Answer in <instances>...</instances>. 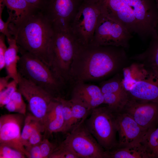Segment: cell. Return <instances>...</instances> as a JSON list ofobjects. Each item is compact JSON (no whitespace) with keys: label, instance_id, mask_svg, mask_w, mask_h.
I'll return each mask as SVG.
<instances>
[{"label":"cell","instance_id":"6","mask_svg":"<svg viewBox=\"0 0 158 158\" xmlns=\"http://www.w3.org/2000/svg\"><path fill=\"white\" fill-rule=\"evenodd\" d=\"M85 123L90 132L105 151L111 150L118 147L115 115L107 106H99L92 109Z\"/></svg>","mask_w":158,"mask_h":158},{"label":"cell","instance_id":"24","mask_svg":"<svg viewBox=\"0 0 158 158\" xmlns=\"http://www.w3.org/2000/svg\"><path fill=\"white\" fill-rule=\"evenodd\" d=\"M100 87L103 94L117 93L128 95L123 85L122 78L119 77H115L105 81Z\"/></svg>","mask_w":158,"mask_h":158},{"label":"cell","instance_id":"14","mask_svg":"<svg viewBox=\"0 0 158 158\" xmlns=\"http://www.w3.org/2000/svg\"><path fill=\"white\" fill-rule=\"evenodd\" d=\"M114 114L118 135V147L133 146L140 143L148 130L124 113Z\"/></svg>","mask_w":158,"mask_h":158},{"label":"cell","instance_id":"35","mask_svg":"<svg viewBox=\"0 0 158 158\" xmlns=\"http://www.w3.org/2000/svg\"><path fill=\"white\" fill-rule=\"evenodd\" d=\"M30 158H42L40 144L29 145L25 147Z\"/></svg>","mask_w":158,"mask_h":158},{"label":"cell","instance_id":"11","mask_svg":"<svg viewBox=\"0 0 158 158\" xmlns=\"http://www.w3.org/2000/svg\"><path fill=\"white\" fill-rule=\"evenodd\" d=\"M83 0H46L42 11L54 29L69 30Z\"/></svg>","mask_w":158,"mask_h":158},{"label":"cell","instance_id":"30","mask_svg":"<svg viewBox=\"0 0 158 158\" xmlns=\"http://www.w3.org/2000/svg\"><path fill=\"white\" fill-rule=\"evenodd\" d=\"M44 132V128L39 121L34 127L26 147L40 144L42 140V133Z\"/></svg>","mask_w":158,"mask_h":158},{"label":"cell","instance_id":"1","mask_svg":"<svg viewBox=\"0 0 158 158\" xmlns=\"http://www.w3.org/2000/svg\"><path fill=\"white\" fill-rule=\"evenodd\" d=\"M123 48L80 45L72 62L70 82L95 81L114 72L126 56Z\"/></svg>","mask_w":158,"mask_h":158},{"label":"cell","instance_id":"8","mask_svg":"<svg viewBox=\"0 0 158 158\" xmlns=\"http://www.w3.org/2000/svg\"><path fill=\"white\" fill-rule=\"evenodd\" d=\"M85 119L72 129L61 143L79 158H106V151L87 128Z\"/></svg>","mask_w":158,"mask_h":158},{"label":"cell","instance_id":"15","mask_svg":"<svg viewBox=\"0 0 158 158\" xmlns=\"http://www.w3.org/2000/svg\"><path fill=\"white\" fill-rule=\"evenodd\" d=\"M71 99L90 110L104 103L103 94L100 87L86 83L75 84Z\"/></svg>","mask_w":158,"mask_h":158},{"label":"cell","instance_id":"28","mask_svg":"<svg viewBox=\"0 0 158 158\" xmlns=\"http://www.w3.org/2000/svg\"><path fill=\"white\" fill-rule=\"evenodd\" d=\"M18 83L15 80L10 82L7 87L0 92V106H5L10 101L13 93L18 90Z\"/></svg>","mask_w":158,"mask_h":158},{"label":"cell","instance_id":"12","mask_svg":"<svg viewBox=\"0 0 158 158\" xmlns=\"http://www.w3.org/2000/svg\"><path fill=\"white\" fill-rule=\"evenodd\" d=\"M25 116L18 113L6 114L0 117V145L8 146L30 156L21 140L22 128Z\"/></svg>","mask_w":158,"mask_h":158},{"label":"cell","instance_id":"38","mask_svg":"<svg viewBox=\"0 0 158 158\" xmlns=\"http://www.w3.org/2000/svg\"><path fill=\"white\" fill-rule=\"evenodd\" d=\"M158 8V0H154Z\"/></svg>","mask_w":158,"mask_h":158},{"label":"cell","instance_id":"25","mask_svg":"<svg viewBox=\"0 0 158 158\" xmlns=\"http://www.w3.org/2000/svg\"><path fill=\"white\" fill-rule=\"evenodd\" d=\"M69 100L73 116L72 129L80 121L86 119L90 115L92 110H89L82 104L71 99Z\"/></svg>","mask_w":158,"mask_h":158},{"label":"cell","instance_id":"16","mask_svg":"<svg viewBox=\"0 0 158 158\" xmlns=\"http://www.w3.org/2000/svg\"><path fill=\"white\" fill-rule=\"evenodd\" d=\"M64 126L62 104L59 97L55 98L44 122L45 132L50 134L63 133Z\"/></svg>","mask_w":158,"mask_h":158},{"label":"cell","instance_id":"22","mask_svg":"<svg viewBox=\"0 0 158 158\" xmlns=\"http://www.w3.org/2000/svg\"><path fill=\"white\" fill-rule=\"evenodd\" d=\"M135 57L149 62L147 65L158 70V38L151 39L147 50Z\"/></svg>","mask_w":158,"mask_h":158},{"label":"cell","instance_id":"17","mask_svg":"<svg viewBox=\"0 0 158 158\" xmlns=\"http://www.w3.org/2000/svg\"><path fill=\"white\" fill-rule=\"evenodd\" d=\"M7 8L10 23L17 24L27 16L38 10L34 8L25 0H3Z\"/></svg>","mask_w":158,"mask_h":158},{"label":"cell","instance_id":"9","mask_svg":"<svg viewBox=\"0 0 158 158\" xmlns=\"http://www.w3.org/2000/svg\"><path fill=\"white\" fill-rule=\"evenodd\" d=\"M132 37V34L121 23L101 13L90 44L127 48Z\"/></svg>","mask_w":158,"mask_h":158},{"label":"cell","instance_id":"31","mask_svg":"<svg viewBox=\"0 0 158 158\" xmlns=\"http://www.w3.org/2000/svg\"><path fill=\"white\" fill-rule=\"evenodd\" d=\"M25 155L8 146L0 145V158H24Z\"/></svg>","mask_w":158,"mask_h":158},{"label":"cell","instance_id":"18","mask_svg":"<svg viewBox=\"0 0 158 158\" xmlns=\"http://www.w3.org/2000/svg\"><path fill=\"white\" fill-rule=\"evenodd\" d=\"M106 152V158H151L141 143L133 146L118 147Z\"/></svg>","mask_w":158,"mask_h":158},{"label":"cell","instance_id":"29","mask_svg":"<svg viewBox=\"0 0 158 158\" xmlns=\"http://www.w3.org/2000/svg\"><path fill=\"white\" fill-rule=\"evenodd\" d=\"M49 158H79L71 149L62 143L57 146Z\"/></svg>","mask_w":158,"mask_h":158},{"label":"cell","instance_id":"2","mask_svg":"<svg viewBox=\"0 0 158 158\" xmlns=\"http://www.w3.org/2000/svg\"><path fill=\"white\" fill-rule=\"evenodd\" d=\"M8 29L19 49L35 55L49 66V48L54 29L42 10L35 11L17 24L10 23Z\"/></svg>","mask_w":158,"mask_h":158},{"label":"cell","instance_id":"10","mask_svg":"<svg viewBox=\"0 0 158 158\" xmlns=\"http://www.w3.org/2000/svg\"><path fill=\"white\" fill-rule=\"evenodd\" d=\"M18 90L27 101L31 114L44 127L51 103L55 98L18 73Z\"/></svg>","mask_w":158,"mask_h":158},{"label":"cell","instance_id":"32","mask_svg":"<svg viewBox=\"0 0 158 158\" xmlns=\"http://www.w3.org/2000/svg\"><path fill=\"white\" fill-rule=\"evenodd\" d=\"M5 5L3 0H0V32L6 37L7 40L13 38L8 29V25L11 21V18L8 16L6 22L2 18V13Z\"/></svg>","mask_w":158,"mask_h":158},{"label":"cell","instance_id":"13","mask_svg":"<svg viewBox=\"0 0 158 158\" xmlns=\"http://www.w3.org/2000/svg\"><path fill=\"white\" fill-rule=\"evenodd\" d=\"M121 112L128 114L140 126L148 130L155 127L158 119V102L129 99Z\"/></svg>","mask_w":158,"mask_h":158},{"label":"cell","instance_id":"33","mask_svg":"<svg viewBox=\"0 0 158 158\" xmlns=\"http://www.w3.org/2000/svg\"><path fill=\"white\" fill-rule=\"evenodd\" d=\"M40 146L42 158H49L57 146L50 142L48 139L42 140Z\"/></svg>","mask_w":158,"mask_h":158},{"label":"cell","instance_id":"23","mask_svg":"<svg viewBox=\"0 0 158 158\" xmlns=\"http://www.w3.org/2000/svg\"><path fill=\"white\" fill-rule=\"evenodd\" d=\"M21 93L17 90L13 95L9 102L5 107L10 112H14L25 116L26 105Z\"/></svg>","mask_w":158,"mask_h":158},{"label":"cell","instance_id":"3","mask_svg":"<svg viewBox=\"0 0 158 158\" xmlns=\"http://www.w3.org/2000/svg\"><path fill=\"white\" fill-rule=\"evenodd\" d=\"M122 82L129 99L158 102V70L133 63L123 68Z\"/></svg>","mask_w":158,"mask_h":158},{"label":"cell","instance_id":"26","mask_svg":"<svg viewBox=\"0 0 158 158\" xmlns=\"http://www.w3.org/2000/svg\"><path fill=\"white\" fill-rule=\"evenodd\" d=\"M39 121L31 113L25 117L21 134V142L25 147L28 145V140L34 127Z\"/></svg>","mask_w":158,"mask_h":158},{"label":"cell","instance_id":"20","mask_svg":"<svg viewBox=\"0 0 158 158\" xmlns=\"http://www.w3.org/2000/svg\"><path fill=\"white\" fill-rule=\"evenodd\" d=\"M140 143L145 147L151 158H158V127L148 130Z\"/></svg>","mask_w":158,"mask_h":158},{"label":"cell","instance_id":"37","mask_svg":"<svg viewBox=\"0 0 158 158\" xmlns=\"http://www.w3.org/2000/svg\"><path fill=\"white\" fill-rule=\"evenodd\" d=\"M11 78L8 75L0 78V92L5 89L8 86L10 82V79Z\"/></svg>","mask_w":158,"mask_h":158},{"label":"cell","instance_id":"19","mask_svg":"<svg viewBox=\"0 0 158 158\" xmlns=\"http://www.w3.org/2000/svg\"><path fill=\"white\" fill-rule=\"evenodd\" d=\"M7 41L9 46L5 54V68L7 75L18 83L17 65L20 58L18 55L19 47L16 40L13 38Z\"/></svg>","mask_w":158,"mask_h":158},{"label":"cell","instance_id":"27","mask_svg":"<svg viewBox=\"0 0 158 158\" xmlns=\"http://www.w3.org/2000/svg\"><path fill=\"white\" fill-rule=\"evenodd\" d=\"M59 98L62 105V113L64 122L63 133H68L72 128L73 116L71 106L69 100L63 97Z\"/></svg>","mask_w":158,"mask_h":158},{"label":"cell","instance_id":"5","mask_svg":"<svg viewBox=\"0 0 158 158\" xmlns=\"http://www.w3.org/2000/svg\"><path fill=\"white\" fill-rule=\"evenodd\" d=\"M80 45L70 30L54 29L49 48V66L66 84L70 82L72 64Z\"/></svg>","mask_w":158,"mask_h":158},{"label":"cell","instance_id":"21","mask_svg":"<svg viewBox=\"0 0 158 158\" xmlns=\"http://www.w3.org/2000/svg\"><path fill=\"white\" fill-rule=\"evenodd\" d=\"M103 96L104 103L114 113L121 112L129 99L128 95L117 93L103 94Z\"/></svg>","mask_w":158,"mask_h":158},{"label":"cell","instance_id":"36","mask_svg":"<svg viewBox=\"0 0 158 158\" xmlns=\"http://www.w3.org/2000/svg\"><path fill=\"white\" fill-rule=\"evenodd\" d=\"M37 9L42 11L44 8L46 0H25Z\"/></svg>","mask_w":158,"mask_h":158},{"label":"cell","instance_id":"7","mask_svg":"<svg viewBox=\"0 0 158 158\" xmlns=\"http://www.w3.org/2000/svg\"><path fill=\"white\" fill-rule=\"evenodd\" d=\"M101 13L97 3L83 0L69 28L70 31L80 45L86 46L91 43Z\"/></svg>","mask_w":158,"mask_h":158},{"label":"cell","instance_id":"34","mask_svg":"<svg viewBox=\"0 0 158 158\" xmlns=\"http://www.w3.org/2000/svg\"><path fill=\"white\" fill-rule=\"evenodd\" d=\"M5 36L2 34L0 35V70L5 67V54L7 49L5 42Z\"/></svg>","mask_w":158,"mask_h":158},{"label":"cell","instance_id":"4","mask_svg":"<svg viewBox=\"0 0 158 158\" xmlns=\"http://www.w3.org/2000/svg\"><path fill=\"white\" fill-rule=\"evenodd\" d=\"M18 73L41 87L54 98L63 97L61 93L66 84L56 76L50 67L37 57L19 49Z\"/></svg>","mask_w":158,"mask_h":158}]
</instances>
